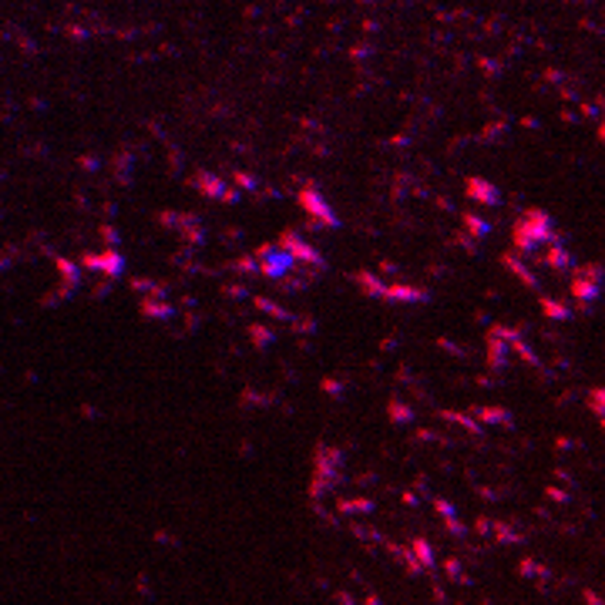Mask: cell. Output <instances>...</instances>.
Masks as SVG:
<instances>
[{"label": "cell", "mask_w": 605, "mask_h": 605, "mask_svg": "<svg viewBox=\"0 0 605 605\" xmlns=\"http://www.w3.org/2000/svg\"><path fill=\"white\" fill-rule=\"evenodd\" d=\"M81 262H85L87 269H101L105 276H118V273L125 269V262H121V256H118V253H108V249H105L101 256H85V259H81Z\"/></svg>", "instance_id": "6da1fadb"}, {"label": "cell", "mask_w": 605, "mask_h": 605, "mask_svg": "<svg viewBox=\"0 0 605 605\" xmlns=\"http://www.w3.org/2000/svg\"><path fill=\"white\" fill-rule=\"evenodd\" d=\"M468 195H471L475 202H484V205H497V202H501V195H497L495 185H488V182H481V178H471V182H468Z\"/></svg>", "instance_id": "7a4b0ae2"}, {"label": "cell", "mask_w": 605, "mask_h": 605, "mask_svg": "<svg viewBox=\"0 0 605 605\" xmlns=\"http://www.w3.org/2000/svg\"><path fill=\"white\" fill-rule=\"evenodd\" d=\"M384 296L387 300H427L420 289H411V286H390V289H384Z\"/></svg>", "instance_id": "3957f363"}, {"label": "cell", "mask_w": 605, "mask_h": 605, "mask_svg": "<svg viewBox=\"0 0 605 605\" xmlns=\"http://www.w3.org/2000/svg\"><path fill=\"white\" fill-rule=\"evenodd\" d=\"M475 414L484 424H511V417L504 411H497V407H475Z\"/></svg>", "instance_id": "277c9868"}, {"label": "cell", "mask_w": 605, "mask_h": 605, "mask_svg": "<svg viewBox=\"0 0 605 605\" xmlns=\"http://www.w3.org/2000/svg\"><path fill=\"white\" fill-rule=\"evenodd\" d=\"M414 555H417V565H420V568H434V552L424 538L414 541Z\"/></svg>", "instance_id": "5b68a950"}, {"label": "cell", "mask_w": 605, "mask_h": 605, "mask_svg": "<svg viewBox=\"0 0 605 605\" xmlns=\"http://www.w3.org/2000/svg\"><path fill=\"white\" fill-rule=\"evenodd\" d=\"M256 306H259L262 313H269V316H276V320H293V316H289L286 309H280V306H273V302H269V300H256Z\"/></svg>", "instance_id": "8992f818"}, {"label": "cell", "mask_w": 605, "mask_h": 605, "mask_svg": "<svg viewBox=\"0 0 605 605\" xmlns=\"http://www.w3.org/2000/svg\"><path fill=\"white\" fill-rule=\"evenodd\" d=\"M390 417H393L397 424H400V420L407 424V420H411V407H407V404H404V407H400V404H390Z\"/></svg>", "instance_id": "52a82bcc"}, {"label": "cell", "mask_w": 605, "mask_h": 605, "mask_svg": "<svg viewBox=\"0 0 605 605\" xmlns=\"http://www.w3.org/2000/svg\"><path fill=\"white\" fill-rule=\"evenodd\" d=\"M464 225H468L471 232H477V236H484V232H488V225H484L481 219H475V216H464Z\"/></svg>", "instance_id": "ba28073f"}, {"label": "cell", "mask_w": 605, "mask_h": 605, "mask_svg": "<svg viewBox=\"0 0 605 605\" xmlns=\"http://www.w3.org/2000/svg\"><path fill=\"white\" fill-rule=\"evenodd\" d=\"M444 572H448V575H451L454 582H457V575H461V562H457V559H451V562H444Z\"/></svg>", "instance_id": "9c48e42d"}, {"label": "cell", "mask_w": 605, "mask_h": 605, "mask_svg": "<svg viewBox=\"0 0 605 605\" xmlns=\"http://www.w3.org/2000/svg\"><path fill=\"white\" fill-rule=\"evenodd\" d=\"M521 568H525V575H535V562H525ZM538 575H545V568H541V565H538Z\"/></svg>", "instance_id": "30bf717a"}, {"label": "cell", "mask_w": 605, "mask_h": 605, "mask_svg": "<svg viewBox=\"0 0 605 605\" xmlns=\"http://www.w3.org/2000/svg\"><path fill=\"white\" fill-rule=\"evenodd\" d=\"M585 602H588V605H602V602H599V595H592V592H585Z\"/></svg>", "instance_id": "8fae6325"}, {"label": "cell", "mask_w": 605, "mask_h": 605, "mask_svg": "<svg viewBox=\"0 0 605 605\" xmlns=\"http://www.w3.org/2000/svg\"><path fill=\"white\" fill-rule=\"evenodd\" d=\"M367 605H380V599H377V595H370V599H367Z\"/></svg>", "instance_id": "7c38bea8"}]
</instances>
